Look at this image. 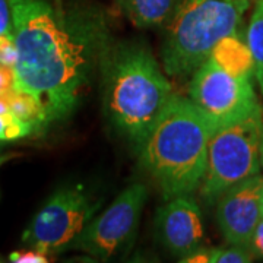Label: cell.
Here are the masks:
<instances>
[{"label":"cell","instance_id":"cell-4","mask_svg":"<svg viewBox=\"0 0 263 263\" xmlns=\"http://www.w3.org/2000/svg\"><path fill=\"white\" fill-rule=\"evenodd\" d=\"M253 0H180L161 47L162 69L171 78L192 76L216 43L238 32Z\"/></svg>","mask_w":263,"mask_h":263},{"label":"cell","instance_id":"cell-6","mask_svg":"<svg viewBox=\"0 0 263 263\" xmlns=\"http://www.w3.org/2000/svg\"><path fill=\"white\" fill-rule=\"evenodd\" d=\"M189 100L206 117L214 132L262 108L252 79L228 73L209 57L190 76Z\"/></svg>","mask_w":263,"mask_h":263},{"label":"cell","instance_id":"cell-8","mask_svg":"<svg viewBox=\"0 0 263 263\" xmlns=\"http://www.w3.org/2000/svg\"><path fill=\"white\" fill-rule=\"evenodd\" d=\"M148 199V189L135 183L123 190L103 214L94 216L70 249L107 260L124 250L138 230Z\"/></svg>","mask_w":263,"mask_h":263},{"label":"cell","instance_id":"cell-18","mask_svg":"<svg viewBox=\"0 0 263 263\" xmlns=\"http://www.w3.org/2000/svg\"><path fill=\"white\" fill-rule=\"evenodd\" d=\"M50 254L44 253L37 249H27V250H18L9 254V260L13 263H47Z\"/></svg>","mask_w":263,"mask_h":263},{"label":"cell","instance_id":"cell-5","mask_svg":"<svg viewBox=\"0 0 263 263\" xmlns=\"http://www.w3.org/2000/svg\"><path fill=\"white\" fill-rule=\"evenodd\" d=\"M262 108L241 122L214 132L209 148L200 196L206 203H216L230 187L260 174Z\"/></svg>","mask_w":263,"mask_h":263},{"label":"cell","instance_id":"cell-3","mask_svg":"<svg viewBox=\"0 0 263 263\" xmlns=\"http://www.w3.org/2000/svg\"><path fill=\"white\" fill-rule=\"evenodd\" d=\"M101 70L107 114L139 148L174 95L167 73L148 48L135 43L113 46Z\"/></svg>","mask_w":263,"mask_h":263},{"label":"cell","instance_id":"cell-13","mask_svg":"<svg viewBox=\"0 0 263 263\" xmlns=\"http://www.w3.org/2000/svg\"><path fill=\"white\" fill-rule=\"evenodd\" d=\"M8 101L12 114L25 123L29 129L34 132L43 130L48 126L46 113L41 103L32 94H29L27 91H22L18 88L10 89L9 92H6Z\"/></svg>","mask_w":263,"mask_h":263},{"label":"cell","instance_id":"cell-16","mask_svg":"<svg viewBox=\"0 0 263 263\" xmlns=\"http://www.w3.org/2000/svg\"><path fill=\"white\" fill-rule=\"evenodd\" d=\"M32 130L15 116H0V141H16L31 135Z\"/></svg>","mask_w":263,"mask_h":263},{"label":"cell","instance_id":"cell-19","mask_svg":"<svg viewBox=\"0 0 263 263\" xmlns=\"http://www.w3.org/2000/svg\"><path fill=\"white\" fill-rule=\"evenodd\" d=\"M179 260L186 263H208L211 260V249L203 245L197 246L186 254H183Z\"/></svg>","mask_w":263,"mask_h":263},{"label":"cell","instance_id":"cell-25","mask_svg":"<svg viewBox=\"0 0 263 263\" xmlns=\"http://www.w3.org/2000/svg\"><path fill=\"white\" fill-rule=\"evenodd\" d=\"M262 216H263V190H262Z\"/></svg>","mask_w":263,"mask_h":263},{"label":"cell","instance_id":"cell-2","mask_svg":"<svg viewBox=\"0 0 263 263\" xmlns=\"http://www.w3.org/2000/svg\"><path fill=\"white\" fill-rule=\"evenodd\" d=\"M214 127L189 98L174 94L139 146L142 167L165 200L200 187Z\"/></svg>","mask_w":263,"mask_h":263},{"label":"cell","instance_id":"cell-14","mask_svg":"<svg viewBox=\"0 0 263 263\" xmlns=\"http://www.w3.org/2000/svg\"><path fill=\"white\" fill-rule=\"evenodd\" d=\"M247 46L254 60V76L263 94V0H257L247 28Z\"/></svg>","mask_w":263,"mask_h":263},{"label":"cell","instance_id":"cell-23","mask_svg":"<svg viewBox=\"0 0 263 263\" xmlns=\"http://www.w3.org/2000/svg\"><path fill=\"white\" fill-rule=\"evenodd\" d=\"M260 167L263 170V129H262V141H260Z\"/></svg>","mask_w":263,"mask_h":263},{"label":"cell","instance_id":"cell-11","mask_svg":"<svg viewBox=\"0 0 263 263\" xmlns=\"http://www.w3.org/2000/svg\"><path fill=\"white\" fill-rule=\"evenodd\" d=\"M126 18L138 28L167 27L180 0H116Z\"/></svg>","mask_w":263,"mask_h":263},{"label":"cell","instance_id":"cell-1","mask_svg":"<svg viewBox=\"0 0 263 263\" xmlns=\"http://www.w3.org/2000/svg\"><path fill=\"white\" fill-rule=\"evenodd\" d=\"M18 48L15 88L41 103L47 123L73 113L111 50L107 19L91 8L9 0Z\"/></svg>","mask_w":263,"mask_h":263},{"label":"cell","instance_id":"cell-20","mask_svg":"<svg viewBox=\"0 0 263 263\" xmlns=\"http://www.w3.org/2000/svg\"><path fill=\"white\" fill-rule=\"evenodd\" d=\"M247 249L257 257H263V216L254 228L252 238L247 245Z\"/></svg>","mask_w":263,"mask_h":263},{"label":"cell","instance_id":"cell-12","mask_svg":"<svg viewBox=\"0 0 263 263\" xmlns=\"http://www.w3.org/2000/svg\"><path fill=\"white\" fill-rule=\"evenodd\" d=\"M209 59L228 73L252 79L254 75V60L252 50L237 34L227 35L212 48Z\"/></svg>","mask_w":263,"mask_h":263},{"label":"cell","instance_id":"cell-21","mask_svg":"<svg viewBox=\"0 0 263 263\" xmlns=\"http://www.w3.org/2000/svg\"><path fill=\"white\" fill-rule=\"evenodd\" d=\"M13 34L9 0H0V35Z\"/></svg>","mask_w":263,"mask_h":263},{"label":"cell","instance_id":"cell-7","mask_svg":"<svg viewBox=\"0 0 263 263\" xmlns=\"http://www.w3.org/2000/svg\"><path fill=\"white\" fill-rule=\"evenodd\" d=\"M81 186L57 190L38 211L22 234V243L47 254L70 249L98 209Z\"/></svg>","mask_w":263,"mask_h":263},{"label":"cell","instance_id":"cell-10","mask_svg":"<svg viewBox=\"0 0 263 263\" xmlns=\"http://www.w3.org/2000/svg\"><path fill=\"white\" fill-rule=\"evenodd\" d=\"M155 226L162 246L177 257L203 245L202 212L190 195L165 200L157 211Z\"/></svg>","mask_w":263,"mask_h":263},{"label":"cell","instance_id":"cell-17","mask_svg":"<svg viewBox=\"0 0 263 263\" xmlns=\"http://www.w3.org/2000/svg\"><path fill=\"white\" fill-rule=\"evenodd\" d=\"M18 60V48L15 43L13 34H2L0 35V65L9 66L15 69Z\"/></svg>","mask_w":263,"mask_h":263},{"label":"cell","instance_id":"cell-24","mask_svg":"<svg viewBox=\"0 0 263 263\" xmlns=\"http://www.w3.org/2000/svg\"><path fill=\"white\" fill-rule=\"evenodd\" d=\"M8 158H9V157H0V165H2V164H3L5 161L8 160Z\"/></svg>","mask_w":263,"mask_h":263},{"label":"cell","instance_id":"cell-15","mask_svg":"<svg viewBox=\"0 0 263 263\" xmlns=\"http://www.w3.org/2000/svg\"><path fill=\"white\" fill-rule=\"evenodd\" d=\"M254 254L243 246H233L226 249H211V263H249L253 262Z\"/></svg>","mask_w":263,"mask_h":263},{"label":"cell","instance_id":"cell-9","mask_svg":"<svg viewBox=\"0 0 263 263\" xmlns=\"http://www.w3.org/2000/svg\"><path fill=\"white\" fill-rule=\"evenodd\" d=\"M263 176L256 174L224 192L216 200V221L226 240L247 247L262 219Z\"/></svg>","mask_w":263,"mask_h":263},{"label":"cell","instance_id":"cell-22","mask_svg":"<svg viewBox=\"0 0 263 263\" xmlns=\"http://www.w3.org/2000/svg\"><path fill=\"white\" fill-rule=\"evenodd\" d=\"M15 88V70L9 66L0 65V94H6Z\"/></svg>","mask_w":263,"mask_h":263}]
</instances>
